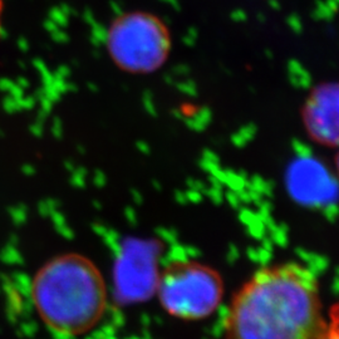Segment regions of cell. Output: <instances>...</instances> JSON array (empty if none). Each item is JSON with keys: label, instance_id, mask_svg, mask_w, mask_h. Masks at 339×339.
<instances>
[{"label": "cell", "instance_id": "6da1fadb", "mask_svg": "<svg viewBox=\"0 0 339 339\" xmlns=\"http://www.w3.org/2000/svg\"><path fill=\"white\" fill-rule=\"evenodd\" d=\"M326 327L313 273L298 263L274 264L236 293L225 339H316Z\"/></svg>", "mask_w": 339, "mask_h": 339}, {"label": "cell", "instance_id": "7a4b0ae2", "mask_svg": "<svg viewBox=\"0 0 339 339\" xmlns=\"http://www.w3.org/2000/svg\"><path fill=\"white\" fill-rule=\"evenodd\" d=\"M31 299L45 326L60 336L91 331L105 313L107 288L101 271L86 256H54L31 282Z\"/></svg>", "mask_w": 339, "mask_h": 339}, {"label": "cell", "instance_id": "3957f363", "mask_svg": "<svg viewBox=\"0 0 339 339\" xmlns=\"http://www.w3.org/2000/svg\"><path fill=\"white\" fill-rule=\"evenodd\" d=\"M171 34L166 24L147 11L123 13L111 23L106 48L112 62L131 74L159 71L169 59Z\"/></svg>", "mask_w": 339, "mask_h": 339}, {"label": "cell", "instance_id": "277c9868", "mask_svg": "<svg viewBox=\"0 0 339 339\" xmlns=\"http://www.w3.org/2000/svg\"><path fill=\"white\" fill-rule=\"evenodd\" d=\"M156 293L165 311L176 318H205L219 307L224 284L217 271L197 261H175L159 275Z\"/></svg>", "mask_w": 339, "mask_h": 339}, {"label": "cell", "instance_id": "5b68a950", "mask_svg": "<svg viewBox=\"0 0 339 339\" xmlns=\"http://www.w3.org/2000/svg\"><path fill=\"white\" fill-rule=\"evenodd\" d=\"M304 122L309 135L324 145H339V84L319 87L305 102Z\"/></svg>", "mask_w": 339, "mask_h": 339}, {"label": "cell", "instance_id": "8992f818", "mask_svg": "<svg viewBox=\"0 0 339 339\" xmlns=\"http://www.w3.org/2000/svg\"><path fill=\"white\" fill-rule=\"evenodd\" d=\"M316 339H339V324L332 321V323L327 324L326 329Z\"/></svg>", "mask_w": 339, "mask_h": 339}, {"label": "cell", "instance_id": "52a82bcc", "mask_svg": "<svg viewBox=\"0 0 339 339\" xmlns=\"http://www.w3.org/2000/svg\"><path fill=\"white\" fill-rule=\"evenodd\" d=\"M4 0H0V34H1V16H3Z\"/></svg>", "mask_w": 339, "mask_h": 339}, {"label": "cell", "instance_id": "ba28073f", "mask_svg": "<svg viewBox=\"0 0 339 339\" xmlns=\"http://www.w3.org/2000/svg\"><path fill=\"white\" fill-rule=\"evenodd\" d=\"M332 321L336 322L339 324V308H337V312L334 314H332Z\"/></svg>", "mask_w": 339, "mask_h": 339}]
</instances>
